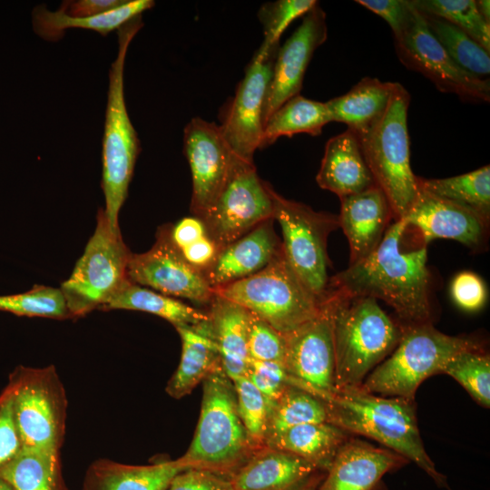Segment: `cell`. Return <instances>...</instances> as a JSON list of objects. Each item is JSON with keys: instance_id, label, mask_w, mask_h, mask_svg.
<instances>
[{"instance_id": "cell-37", "label": "cell", "mask_w": 490, "mask_h": 490, "mask_svg": "<svg viewBox=\"0 0 490 490\" xmlns=\"http://www.w3.org/2000/svg\"><path fill=\"white\" fill-rule=\"evenodd\" d=\"M413 4L456 25L490 53V24L480 15L475 0H413Z\"/></svg>"}, {"instance_id": "cell-42", "label": "cell", "mask_w": 490, "mask_h": 490, "mask_svg": "<svg viewBox=\"0 0 490 490\" xmlns=\"http://www.w3.org/2000/svg\"><path fill=\"white\" fill-rule=\"evenodd\" d=\"M248 352L252 360L283 365L286 352L285 336L266 321L250 313Z\"/></svg>"}, {"instance_id": "cell-8", "label": "cell", "mask_w": 490, "mask_h": 490, "mask_svg": "<svg viewBox=\"0 0 490 490\" xmlns=\"http://www.w3.org/2000/svg\"><path fill=\"white\" fill-rule=\"evenodd\" d=\"M214 291L283 335L315 318L322 303L295 274L282 251L259 272Z\"/></svg>"}, {"instance_id": "cell-45", "label": "cell", "mask_w": 490, "mask_h": 490, "mask_svg": "<svg viewBox=\"0 0 490 490\" xmlns=\"http://www.w3.org/2000/svg\"><path fill=\"white\" fill-rule=\"evenodd\" d=\"M21 449L13 410V394L7 385L0 393V468Z\"/></svg>"}, {"instance_id": "cell-39", "label": "cell", "mask_w": 490, "mask_h": 490, "mask_svg": "<svg viewBox=\"0 0 490 490\" xmlns=\"http://www.w3.org/2000/svg\"><path fill=\"white\" fill-rule=\"evenodd\" d=\"M236 393L240 418L253 452L266 446L269 403L260 391L247 377L232 381Z\"/></svg>"}, {"instance_id": "cell-33", "label": "cell", "mask_w": 490, "mask_h": 490, "mask_svg": "<svg viewBox=\"0 0 490 490\" xmlns=\"http://www.w3.org/2000/svg\"><path fill=\"white\" fill-rule=\"evenodd\" d=\"M331 122L325 103L298 94L284 103L268 119L263 127L260 149H263L279 137H291L298 133L320 135L323 127Z\"/></svg>"}, {"instance_id": "cell-10", "label": "cell", "mask_w": 490, "mask_h": 490, "mask_svg": "<svg viewBox=\"0 0 490 490\" xmlns=\"http://www.w3.org/2000/svg\"><path fill=\"white\" fill-rule=\"evenodd\" d=\"M273 201V220L281 232L284 258L308 289L321 302L329 278L327 240L338 227V216L317 212L310 207L288 200L270 187Z\"/></svg>"}, {"instance_id": "cell-7", "label": "cell", "mask_w": 490, "mask_h": 490, "mask_svg": "<svg viewBox=\"0 0 490 490\" xmlns=\"http://www.w3.org/2000/svg\"><path fill=\"white\" fill-rule=\"evenodd\" d=\"M409 103V93L394 83L386 111L360 140L367 164L376 185L385 193L395 220L406 216L418 192L417 176L410 166Z\"/></svg>"}, {"instance_id": "cell-50", "label": "cell", "mask_w": 490, "mask_h": 490, "mask_svg": "<svg viewBox=\"0 0 490 490\" xmlns=\"http://www.w3.org/2000/svg\"><path fill=\"white\" fill-rule=\"evenodd\" d=\"M122 0L64 1L61 7L72 17H90L109 12L122 4Z\"/></svg>"}, {"instance_id": "cell-2", "label": "cell", "mask_w": 490, "mask_h": 490, "mask_svg": "<svg viewBox=\"0 0 490 490\" xmlns=\"http://www.w3.org/2000/svg\"><path fill=\"white\" fill-rule=\"evenodd\" d=\"M328 422L348 434L372 438L414 462L441 486L446 478L426 452L417 426L415 401L379 397L362 386L340 387L321 398Z\"/></svg>"}, {"instance_id": "cell-46", "label": "cell", "mask_w": 490, "mask_h": 490, "mask_svg": "<svg viewBox=\"0 0 490 490\" xmlns=\"http://www.w3.org/2000/svg\"><path fill=\"white\" fill-rule=\"evenodd\" d=\"M455 302L466 310H477L486 299V289L482 279L473 272L457 274L451 285Z\"/></svg>"}, {"instance_id": "cell-11", "label": "cell", "mask_w": 490, "mask_h": 490, "mask_svg": "<svg viewBox=\"0 0 490 490\" xmlns=\"http://www.w3.org/2000/svg\"><path fill=\"white\" fill-rule=\"evenodd\" d=\"M131 253L121 231H114L103 209L83 254L67 280L61 286L72 317H81L103 304L128 279L127 266Z\"/></svg>"}, {"instance_id": "cell-30", "label": "cell", "mask_w": 490, "mask_h": 490, "mask_svg": "<svg viewBox=\"0 0 490 490\" xmlns=\"http://www.w3.org/2000/svg\"><path fill=\"white\" fill-rule=\"evenodd\" d=\"M175 328L181 340V357L165 391L172 398L180 399L202 383L220 363L218 348L209 336L192 327Z\"/></svg>"}, {"instance_id": "cell-9", "label": "cell", "mask_w": 490, "mask_h": 490, "mask_svg": "<svg viewBox=\"0 0 490 490\" xmlns=\"http://www.w3.org/2000/svg\"><path fill=\"white\" fill-rule=\"evenodd\" d=\"M21 448L60 452L64 434L67 397L54 366L18 367L7 384Z\"/></svg>"}, {"instance_id": "cell-32", "label": "cell", "mask_w": 490, "mask_h": 490, "mask_svg": "<svg viewBox=\"0 0 490 490\" xmlns=\"http://www.w3.org/2000/svg\"><path fill=\"white\" fill-rule=\"evenodd\" d=\"M0 477L15 490H68L57 451L21 448L0 468Z\"/></svg>"}, {"instance_id": "cell-51", "label": "cell", "mask_w": 490, "mask_h": 490, "mask_svg": "<svg viewBox=\"0 0 490 490\" xmlns=\"http://www.w3.org/2000/svg\"><path fill=\"white\" fill-rule=\"evenodd\" d=\"M475 3L480 15L490 24V2L488 0H475Z\"/></svg>"}, {"instance_id": "cell-36", "label": "cell", "mask_w": 490, "mask_h": 490, "mask_svg": "<svg viewBox=\"0 0 490 490\" xmlns=\"http://www.w3.org/2000/svg\"><path fill=\"white\" fill-rule=\"evenodd\" d=\"M321 422H328L325 402L313 393L291 385L277 400L269 403L267 437L295 426Z\"/></svg>"}, {"instance_id": "cell-40", "label": "cell", "mask_w": 490, "mask_h": 490, "mask_svg": "<svg viewBox=\"0 0 490 490\" xmlns=\"http://www.w3.org/2000/svg\"><path fill=\"white\" fill-rule=\"evenodd\" d=\"M0 310L18 316L71 318L60 289L35 286L27 292L0 296Z\"/></svg>"}, {"instance_id": "cell-22", "label": "cell", "mask_w": 490, "mask_h": 490, "mask_svg": "<svg viewBox=\"0 0 490 490\" xmlns=\"http://www.w3.org/2000/svg\"><path fill=\"white\" fill-rule=\"evenodd\" d=\"M272 220L260 224L219 250L203 272L214 289L259 272L282 251Z\"/></svg>"}, {"instance_id": "cell-3", "label": "cell", "mask_w": 490, "mask_h": 490, "mask_svg": "<svg viewBox=\"0 0 490 490\" xmlns=\"http://www.w3.org/2000/svg\"><path fill=\"white\" fill-rule=\"evenodd\" d=\"M323 302L331 324L336 387L361 386L396 348L402 326L369 297L328 289Z\"/></svg>"}, {"instance_id": "cell-4", "label": "cell", "mask_w": 490, "mask_h": 490, "mask_svg": "<svg viewBox=\"0 0 490 490\" xmlns=\"http://www.w3.org/2000/svg\"><path fill=\"white\" fill-rule=\"evenodd\" d=\"M199 421L187 451L178 463L229 477L252 455L240 418L235 388L220 366L202 381Z\"/></svg>"}, {"instance_id": "cell-48", "label": "cell", "mask_w": 490, "mask_h": 490, "mask_svg": "<svg viewBox=\"0 0 490 490\" xmlns=\"http://www.w3.org/2000/svg\"><path fill=\"white\" fill-rule=\"evenodd\" d=\"M169 233L172 242L179 250L207 235L202 220L197 216L181 219L169 229Z\"/></svg>"}, {"instance_id": "cell-34", "label": "cell", "mask_w": 490, "mask_h": 490, "mask_svg": "<svg viewBox=\"0 0 490 490\" xmlns=\"http://www.w3.org/2000/svg\"><path fill=\"white\" fill-rule=\"evenodd\" d=\"M417 183L423 190L466 208L489 222V165L448 178L424 179L417 177Z\"/></svg>"}, {"instance_id": "cell-12", "label": "cell", "mask_w": 490, "mask_h": 490, "mask_svg": "<svg viewBox=\"0 0 490 490\" xmlns=\"http://www.w3.org/2000/svg\"><path fill=\"white\" fill-rule=\"evenodd\" d=\"M270 187L259 177L253 163L240 161L237 164L214 203L201 218L219 250L273 220Z\"/></svg>"}, {"instance_id": "cell-52", "label": "cell", "mask_w": 490, "mask_h": 490, "mask_svg": "<svg viewBox=\"0 0 490 490\" xmlns=\"http://www.w3.org/2000/svg\"><path fill=\"white\" fill-rule=\"evenodd\" d=\"M323 476L321 473L318 474L301 490H316Z\"/></svg>"}, {"instance_id": "cell-27", "label": "cell", "mask_w": 490, "mask_h": 490, "mask_svg": "<svg viewBox=\"0 0 490 490\" xmlns=\"http://www.w3.org/2000/svg\"><path fill=\"white\" fill-rule=\"evenodd\" d=\"M394 83L364 77L346 93L326 102L331 122L345 123L361 140L386 111Z\"/></svg>"}, {"instance_id": "cell-44", "label": "cell", "mask_w": 490, "mask_h": 490, "mask_svg": "<svg viewBox=\"0 0 490 490\" xmlns=\"http://www.w3.org/2000/svg\"><path fill=\"white\" fill-rule=\"evenodd\" d=\"M356 3L384 19L391 28L394 39L399 37L413 20L415 6L412 0H357Z\"/></svg>"}, {"instance_id": "cell-26", "label": "cell", "mask_w": 490, "mask_h": 490, "mask_svg": "<svg viewBox=\"0 0 490 490\" xmlns=\"http://www.w3.org/2000/svg\"><path fill=\"white\" fill-rule=\"evenodd\" d=\"M182 470L177 459L136 466L101 458L87 468L83 490H166Z\"/></svg>"}, {"instance_id": "cell-5", "label": "cell", "mask_w": 490, "mask_h": 490, "mask_svg": "<svg viewBox=\"0 0 490 490\" xmlns=\"http://www.w3.org/2000/svg\"><path fill=\"white\" fill-rule=\"evenodd\" d=\"M142 27V15L117 30L118 54L109 71V87L103 137L102 188L105 198L104 215L111 228L120 232L118 216L128 195L140 141L130 120L124 100L123 72L128 47Z\"/></svg>"}, {"instance_id": "cell-21", "label": "cell", "mask_w": 490, "mask_h": 490, "mask_svg": "<svg viewBox=\"0 0 490 490\" xmlns=\"http://www.w3.org/2000/svg\"><path fill=\"white\" fill-rule=\"evenodd\" d=\"M338 219L349 244V264H353L375 250L394 217L385 193L375 185L341 198Z\"/></svg>"}, {"instance_id": "cell-16", "label": "cell", "mask_w": 490, "mask_h": 490, "mask_svg": "<svg viewBox=\"0 0 490 490\" xmlns=\"http://www.w3.org/2000/svg\"><path fill=\"white\" fill-rule=\"evenodd\" d=\"M183 144L192 180L191 211L201 218L241 160L225 140L220 125L199 117L185 126Z\"/></svg>"}, {"instance_id": "cell-47", "label": "cell", "mask_w": 490, "mask_h": 490, "mask_svg": "<svg viewBox=\"0 0 490 490\" xmlns=\"http://www.w3.org/2000/svg\"><path fill=\"white\" fill-rule=\"evenodd\" d=\"M166 490H234L229 477L216 473L188 468L178 473Z\"/></svg>"}, {"instance_id": "cell-20", "label": "cell", "mask_w": 490, "mask_h": 490, "mask_svg": "<svg viewBox=\"0 0 490 490\" xmlns=\"http://www.w3.org/2000/svg\"><path fill=\"white\" fill-rule=\"evenodd\" d=\"M407 461L390 449L349 437L316 490H375L385 474Z\"/></svg>"}, {"instance_id": "cell-1", "label": "cell", "mask_w": 490, "mask_h": 490, "mask_svg": "<svg viewBox=\"0 0 490 490\" xmlns=\"http://www.w3.org/2000/svg\"><path fill=\"white\" fill-rule=\"evenodd\" d=\"M407 230L403 219L395 220L375 250L332 277L328 289L385 301L401 326L431 322L432 278L426 245L405 250Z\"/></svg>"}, {"instance_id": "cell-28", "label": "cell", "mask_w": 490, "mask_h": 490, "mask_svg": "<svg viewBox=\"0 0 490 490\" xmlns=\"http://www.w3.org/2000/svg\"><path fill=\"white\" fill-rule=\"evenodd\" d=\"M349 434L329 423H309L270 435L266 446L293 454L327 472Z\"/></svg>"}, {"instance_id": "cell-25", "label": "cell", "mask_w": 490, "mask_h": 490, "mask_svg": "<svg viewBox=\"0 0 490 490\" xmlns=\"http://www.w3.org/2000/svg\"><path fill=\"white\" fill-rule=\"evenodd\" d=\"M316 181L339 199L376 185L360 140L352 130L347 128L327 142Z\"/></svg>"}, {"instance_id": "cell-14", "label": "cell", "mask_w": 490, "mask_h": 490, "mask_svg": "<svg viewBox=\"0 0 490 490\" xmlns=\"http://www.w3.org/2000/svg\"><path fill=\"white\" fill-rule=\"evenodd\" d=\"M279 44H260L246 68L220 128L234 152L246 162L253 163L263 132V108Z\"/></svg>"}, {"instance_id": "cell-17", "label": "cell", "mask_w": 490, "mask_h": 490, "mask_svg": "<svg viewBox=\"0 0 490 490\" xmlns=\"http://www.w3.org/2000/svg\"><path fill=\"white\" fill-rule=\"evenodd\" d=\"M283 366L302 387L319 398L336 389L335 355L330 318L322 301L320 312L292 332L284 335Z\"/></svg>"}, {"instance_id": "cell-29", "label": "cell", "mask_w": 490, "mask_h": 490, "mask_svg": "<svg viewBox=\"0 0 490 490\" xmlns=\"http://www.w3.org/2000/svg\"><path fill=\"white\" fill-rule=\"evenodd\" d=\"M153 5L152 0H130L102 15L72 17L61 6L56 11H50L44 5H41L33 10V28L36 34L50 42L62 39L65 31L72 28L93 30L106 36Z\"/></svg>"}, {"instance_id": "cell-31", "label": "cell", "mask_w": 490, "mask_h": 490, "mask_svg": "<svg viewBox=\"0 0 490 490\" xmlns=\"http://www.w3.org/2000/svg\"><path fill=\"white\" fill-rule=\"evenodd\" d=\"M102 309H129L154 314L177 327H196L207 320V312L127 279Z\"/></svg>"}, {"instance_id": "cell-43", "label": "cell", "mask_w": 490, "mask_h": 490, "mask_svg": "<svg viewBox=\"0 0 490 490\" xmlns=\"http://www.w3.org/2000/svg\"><path fill=\"white\" fill-rule=\"evenodd\" d=\"M268 400H277L285 389L294 385V378L277 362L250 359L247 377Z\"/></svg>"}, {"instance_id": "cell-49", "label": "cell", "mask_w": 490, "mask_h": 490, "mask_svg": "<svg viewBox=\"0 0 490 490\" xmlns=\"http://www.w3.org/2000/svg\"><path fill=\"white\" fill-rule=\"evenodd\" d=\"M219 250L216 243L205 235L180 251L189 264L204 272L212 264Z\"/></svg>"}, {"instance_id": "cell-19", "label": "cell", "mask_w": 490, "mask_h": 490, "mask_svg": "<svg viewBox=\"0 0 490 490\" xmlns=\"http://www.w3.org/2000/svg\"><path fill=\"white\" fill-rule=\"evenodd\" d=\"M403 220L425 245L434 239H449L471 249H478L484 243L488 226L476 213L419 186L416 198Z\"/></svg>"}, {"instance_id": "cell-41", "label": "cell", "mask_w": 490, "mask_h": 490, "mask_svg": "<svg viewBox=\"0 0 490 490\" xmlns=\"http://www.w3.org/2000/svg\"><path fill=\"white\" fill-rule=\"evenodd\" d=\"M318 3L315 0H278L262 5L258 12L264 33L262 44L271 46L279 44L286 28Z\"/></svg>"}, {"instance_id": "cell-53", "label": "cell", "mask_w": 490, "mask_h": 490, "mask_svg": "<svg viewBox=\"0 0 490 490\" xmlns=\"http://www.w3.org/2000/svg\"><path fill=\"white\" fill-rule=\"evenodd\" d=\"M0 490H15V488L5 480L0 477Z\"/></svg>"}, {"instance_id": "cell-38", "label": "cell", "mask_w": 490, "mask_h": 490, "mask_svg": "<svg viewBox=\"0 0 490 490\" xmlns=\"http://www.w3.org/2000/svg\"><path fill=\"white\" fill-rule=\"evenodd\" d=\"M441 373L456 379L479 405L490 406V358L482 348L466 349L454 355Z\"/></svg>"}, {"instance_id": "cell-24", "label": "cell", "mask_w": 490, "mask_h": 490, "mask_svg": "<svg viewBox=\"0 0 490 490\" xmlns=\"http://www.w3.org/2000/svg\"><path fill=\"white\" fill-rule=\"evenodd\" d=\"M319 473L308 461L266 446L253 452L229 479L234 490H301Z\"/></svg>"}, {"instance_id": "cell-13", "label": "cell", "mask_w": 490, "mask_h": 490, "mask_svg": "<svg viewBox=\"0 0 490 490\" xmlns=\"http://www.w3.org/2000/svg\"><path fill=\"white\" fill-rule=\"evenodd\" d=\"M394 44L400 63L424 75L438 91L455 94L464 102L490 101L489 79H480L460 67L432 34L416 6L410 25L394 39Z\"/></svg>"}, {"instance_id": "cell-6", "label": "cell", "mask_w": 490, "mask_h": 490, "mask_svg": "<svg viewBox=\"0 0 490 490\" xmlns=\"http://www.w3.org/2000/svg\"><path fill=\"white\" fill-rule=\"evenodd\" d=\"M482 348L473 338L446 335L432 323L402 326L400 339L389 354L365 378L362 387L384 397L415 401L420 384L456 353Z\"/></svg>"}, {"instance_id": "cell-35", "label": "cell", "mask_w": 490, "mask_h": 490, "mask_svg": "<svg viewBox=\"0 0 490 490\" xmlns=\"http://www.w3.org/2000/svg\"><path fill=\"white\" fill-rule=\"evenodd\" d=\"M421 13L432 34L460 67L480 79H489L490 53L456 25L437 16Z\"/></svg>"}, {"instance_id": "cell-15", "label": "cell", "mask_w": 490, "mask_h": 490, "mask_svg": "<svg viewBox=\"0 0 490 490\" xmlns=\"http://www.w3.org/2000/svg\"><path fill=\"white\" fill-rule=\"evenodd\" d=\"M127 278L172 298L209 305L215 295L204 273L189 264L172 242L169 229L160 230L146 252L130 255Z\"/></svg>"}, {"instance_id": "cell-23", "label": "cell", "mask_w": 490, "mask_h": 490, "mask_svg": "<svg viewBox=\"0 0 490 490\" xmlns=\"http://www.w3.org/2000/svg\"><path fill=\"white\" fill-rule=\"evenodd\" d=\"M207 316V320L194 328L215 342L224 374L231 381L248 377L250 362L248 352L250 312L215 294L209 304Z\"/></svg>"}, {"instance_id": "cell-18", "label": "cell", "mask_w": 490, "mask_h": 490, "mask_svg": "<svg viewBox=\"0 0 490 490\" xmlns=\"http://www.w3.org/2000/svg\"><path fill=\"white\" fill-rule=\"evenodd\" d=\"M327 37L326 14L318 3L302 16L298 28L279 47L263 108V127L284 103L299 94L314 52Z\"/></svg>"}]
</instances>
